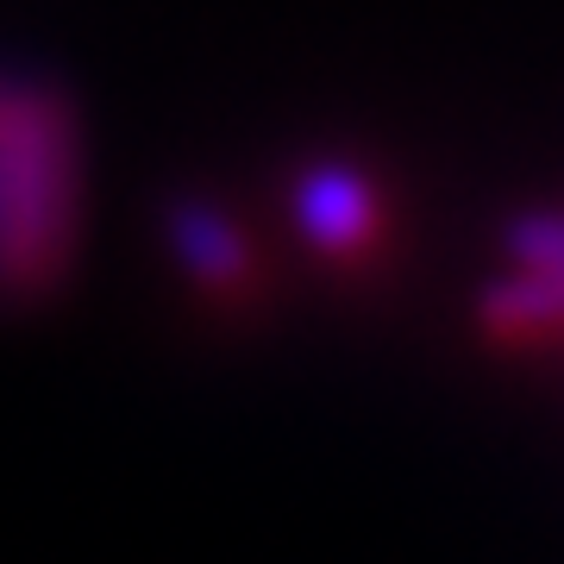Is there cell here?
<instances>
[{
  "mask_svg": "<svg viewBox=\"0 0 564 564\" xmlns=\"http://www.w3.org/2000/svg\"><path fill=\"white\" fill-rule=\"evenodd\" d=\"M82 144L51 88L0 95V289H44L76 251Z\"/></svg>",
  "mask_w": 564,
  "mask_h": 564,
  "instance_id": "1",
  "label": "cell"
},
{
  "mask_svg": "<svg viewBox=\"0 0 564 564\" xmlns=\"http://www.w3.org/2000/svg\"><path fill=\"white\" fill-rule=\"evenodd\" d=\"M508 270L484 295V326L502 345H564V214L540 207L508 232Z\"/></svg>",
  "mask_w": 564,
  "mask_h": 564,
  "instance_id": "2",
  "label": "cell"
},
{
  "mask_svg": "<svg viewBox=\"0 0 564 564\" xmlns=\"http://www.w3.org/2000/svg\"><path fill=\"white\" fill-rule=\"evenodd\" d=\"M295 226L326 258H358L383 232V195L351 163H307L295 176Z\"/></svg>",
  "mask_w": 564,
  "mask_h": 564,
  "instance_id": "3",
  "label": "cell"
},
{
  "mask_svg": "<svg viewBox=\"0 0 564 564\" xmlns=\"http://www.w3.org/2000/svg\"><path fill=\"white\" fill-rule=\"evenodd\" d=\"M170 251H176V263L195 282H207V289H232V282H245V270H251L245 232L226 220L214 202H176L170 207Z\"/></svg>",
  "mask_w": 564,
  "mask_h": 564,
  "instance_id": "4",
  "label": "cell"
}]
</instances>
